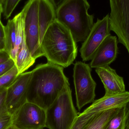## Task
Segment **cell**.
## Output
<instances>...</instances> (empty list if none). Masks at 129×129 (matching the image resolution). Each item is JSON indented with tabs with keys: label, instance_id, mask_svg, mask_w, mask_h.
<instances>
[{
	"label": "cell",
	"instance_id": "6da1fadb",
	"mask_svg": "<svg viewBox=\"0 0 129 129\" xmlns=\"http://www.w3.org/2000/svg\"><path fill=\"white\" fill-rule=\"evenodd\" d=\"M63 69L62 67L48 62L37 65L31 71L27 101L46 110L69 83Z\"/></svg>",
	"mask_w": 129,
	"mask_h": 129
},
{
	"label": "cell",
	"instance_id": "7a4b0ae2",
	"mask_svg": "<svg viewBox=\"0 0 129 129\" xmlns=\"http://www.w3.org/2000/svg\"><path fill=\"white\" fill-rule=\"evenodd\" d=\"M48 63L66 68L73 64L77 46L69 30L57 19L48 27L41 43Z\"/></svg>",
	"mask_w": 129,
	"mask_h": 129
},
{
	"label": "cell",
	"instance_id": "3957f363",
	"mask_svg": "<svg viewBox=\"0 0 129 129\" xmlns=\"http://www.w3.org/2000/svg\"><path fill=\"white\" fill-rule=\"evenodd\" d=\"M86 0H64L57 7V19L70 32L76 43L83 42L94 25V16L88 13Z\"/></svg>",
	"mask_w": 129,
	"mask_h": 129
},
{
	"label": "cell",
	"instance_id": "277c9868",
	"mask_svg": "<svg viewBox=\"0 0 129 129\" xmlns=\"http://www.w3.org/2000/svg\"><path fill=\"white\" fill-rule=\"evenodd\" d=\"M78 115L68 83L46 110V127L49 129H70Z\"/></svg>",
	"mask_w": 129,
	"mask_h": 129
},
{
	"label": "cell",
	"instance_id": "5b68a950",
	"mask_svg": "<svg viewBox=\"0 0 129 129\" xmlns=\"http://www.w3.org/2000/svg\"><path fill=\"white\" fill-rule=\"evenodd\" d=\"M91 72V67L85 63L77 61L74 64L73 77L77 107L79 110L94 101L96 83L92 77Z\"/></svg>",
	"mask_w": 129,
	"mask_h": 129
},
{
	"label": "cell",
	"instance_id": "8992f818",
	"mask_svg": "<svg viewBox=\"0 0 129 129\" xmlns=\"http://www.w3.org/2000/svg\"><path fill=\"white\" fill-rule=\"evenodd\" d=\"M39 0H30L26 4L24 35L26 46L35 60L44 56L41 48L38 20Z\"/></svg>",
	"mask_w": 129,
	"mask_h": 129
},
{
	"label": "cell",
	"instance_id": "52a82bcc",
	"mask_svg": "<svg viewBox=\"0 0 129 129\" xmlns=\"http://www.w3.org/2000/svg\"><path fill=\"white\" fill-rule=\"evenodd\" d=\"M110 4L111 31L116 34L118 42L125 47L129 55V0H110Z\"/></svg>",
	"mask_w": 129,
	"mask_h": 129
},
{
	"label": "cell",
	"instance_id": "ba28073f",
	"mask_svg": "<svg viewBox=\"0 0 129 129\" xmlns=\"http://www.w3.org/2000/svg\"><path fill=\"white\" fill-rule=\"evenodd\" d=\"M46 119V110L27 101L13 116L12 125L20 129H43Z\"/></svg>",
	"mask_w": 129,
	"mask_h": 129
},
{
	"label": "cell",
	"instance_id": "9c48e42d",
	"mask_svg": "<svg viewBox=\"0 0 129 129\" xmlns=\"http://www.w3.org/2000/svg\"><path fill=\"white\" fill-rule=\"evenodd\" d=\"M110 32L109 14H107L102 19H98L80 49L83 61L86 62L91 60L96 50L103 41L111 35Z\"/></svg>",
	"mask_w": 129,
	"mask_h": 129
},
{
	"label": "cell",
	"instance_id": "30bf717a",
	"mask_svg": "<svg viewBox=\"0 0 129 129\" xmlns=\"http://www.w3.org/2000/svg\"><path fill=\"white\" fill-rule=\"evenodd\" d=\"M32 71L19 75L7 88L6 107L12 116L27 102V92Z\"/></svg>",
	"mask_w": 129,
	"mask_h": 129
},
{
	"label": "cell",
	"instance_id": "8fae6325",
	"mask_svg": "<svg viewBox=\"0 0 129 129\" xmlns=\"http://www.w3.org/2000/svg\"><path fill=\"white\" fill-rule=\"evenodd\" d=\"M118 41L116 36L111 35L103 41L93 55L90 63L92 68L109 66L117 57Z\"/></svg>",
	"mask_w": 129,
	"mask_h": 129
},
{
	"label": "cell",
	"instance_id": "7c38bea8",
	"mask_svg": "<svg viewBox=\"0 0 129 129\" xmlns=\"http://www.w3.org/2000/svg\"><path fill=\"white\" fill-rule=\"evenodd\" d=\"M95 72L104 85L105 95L119 94L126 91L123 78L119 75L116 70L110 66L97 68Z\"/></svg>",
	"mask_w": 129,
	"mask_h": 129
},
{
	"label": "cell",
	"instance_id": "4fadbf2b",
	"mask_svg": "<svg viewBox=\"0 0 129 129\" xmlns=\"http://www.w3.org/2000/svg\"><path fill=\"white\" fill-rule=\"evenodd\" d=\"M129 102V92L114 95H104L95 100L83 114L98 113L100 112L125 106Z\"/></svg>",
	"mask_w": 129,
	"mask_h": 129
},
{
	"label": "cell",
	"instance_id": "5bb4252c",
	"mask_svg": "<svg viewBox=\"0 0 129 129\" xmlns=\"http://www.w3.org/2000/svg\"><path fill=\"white\" fill-rule=\"evenodd\" d=\"M57 7L53 0H39L38 20L40 44L47 30L57 19Z\"/></svg>",
	"mask_w": 129,
	"mask_h": 129
},
{
	"label": "cell",
	"instance_id": "9a60e30c",
	"mask_svg": "<svg viewBox=\"0 0 129 129\" xmlns=\"http://www.w3.org/2000/svg\"><path fill=\"white\" fill-rule=\"evenodd\" d=\"M25 9L23 7L22 11L13 19L15 23L16 31V41L13 49L10 52L11 59L16 62L17 56L20 48L24 36V19Z\"/></svg>",
	"mask_w": 129,
	"mask_h": 129
},
{
	"label": "cell",
	"instance_id": "2e32d148",
	"mask_svg": "<svg viewBox=\"0 0 129 129\" xmlns=\"http://www.w3.org/2000/svg\"><path fill=\"white\" fill-rule=\"evenodd\" d=\"M35 60L31 55L26 46L24 35L15 62V65L18 70V75L23 73L28 69L35 63Z\"/></svg>",
	"mask_w": 129,
	"mask_h": 129
},
{
	"label": "cell",
	"instance_id": "e0dca14e",
	"mask_svg": "<svg viewBox=\"0 0 129 129\" xmlns=\"http://www.w3.org/2000/svg\"><path fill=\"white\" fill-rule=\"evenodd\" d=\"M119 108L111 109L96 113L85 129H104L109 120Z\"/></svg>",
	"mask_w": 129,
	"mask_h": 129
},
{
	"label": "cell",
	"instance_id": "ac0fdd59",
	"mask_svg": "<svg viewBox=\"0 0 129 129\" xmlns=\"http://www.w3.org/2000/svg\"><path fill=\"white\" fill-rule=\"evenodd\" d=\"M4 50L10 54L13 49L16 41V31L13 19L9 20L4 26Z\"/></svg>",
	"mask_w": 129,
	"mask_h": 129
},
{
	"label": "cell",
	"instance_id": "d6986e66",
	"mask_svg": "<svg viewBox=\"0 0 129 129\" xmlns=\"http://www.w3.org/2000/svg\"><path fill=\"white\" fill-rule=\"evenodd\" d=\"M125 106L120 108L111 117L104 129H125L126 117Z\"/></svg>",
	"mask_w": 129,
	"mask_h": 129
},
{
	"label": "cell",
	"instance_id": "ffe728a7",
	"mask_svg": "<svg viewBox=\"0 0 129 129\" xmlns=\"http://www.w3.org/2000/svg\"><path fill=\"white\" fill-rule=\"evenodd\" d=\"M18 75V70L15 65L9 72L0 77V89L7 88Z\"/></svg>",
	"mask_w": 129,
	"mask_h": 129
},
{
	"label": "cell",
	"instance_id": "44dd1931",
	"mask_svg": "<svg viewBox=\"0 0 129 129\" xmlns=\"http://www.w3.org/2000/svg\"><path fill=\"white\" fill-rule=\"evenodd\" d=\"M96 114H80L70 129H85Z\"/></svg>",
	"mask_w": 129,
	"mask_h": 129
},
{
	"label": "cell",
	"instance_id": "7402d4cb",
	"mask_svg": "<svg viewBox=\"0 0 129 129\" xmlns=\"http://www.w3.org/2000/svg\"><path fill=\"white\" fill-rule=\"evenodd\" d=\"M20 0H2L3 13L5 18L7 19L11 16Z\"/></svg>",
	"mask_w": 129,
	"mask_h": 129
},
{
	"label": "cell",
	"instance_id": "603a6c76",
	"mask_svg": "<svg viewBox=\"0 0 129 129\" xmlns=\"http://www.w3.org/2000/svg\"><path fill=\"white\" fill-rule=\"evenodd\" d=\"M13 116L5 113L0 115V129H6L12 125Z\"/></svg>",
	"mask_w": 129,
	"mask_h": 129
},
{
	"label": "cell",
	"instance_id": "cb8c5ba5",
	"mask_svg": "<svg viewBox=\"0 0 129 129\" xmlns=\"http://www.w3.org/2000/svg\"><path fill=\"white\" fill-rule=\"evenodd\" d=\"M15 66V62L11 58L6 62L1 64L0 77L9 72Z\"/></svg>",
	"mask_w": 129,
	"mask_h": 129
},
{
	"label": "cell",
	"instance_id": "d4e9b609",
	"mask_svg": "<svg viewBox=\"0 0 129 129\" xmlns=\"http://www.w3.org/2000/svg\"><path fill=\"white\" fill-rule=\"evenodd\" d=\"M7 88L0 89V115L8 113L6 107Z\"/></svg>",
	"mask_w": 129,
	"mask_h": 129
},
{
	"label": "cell",
	"instance_id": "484cf974",
	"mask_svg": "<svg viewBox=\"0 0 129 129\" xmlns=\"http://www.w3.org/2000/svg\"><path fill=\"white\" fill-rule=\"evenodd\" d=\"M10 58L9 54L5 50H0V64L6 62Z\"/></svg>",
	"mask_w": 129,
	"mask_h": 129
},
{
	"label": "cell",
	"instance_id": "4316f807",
	"mask_svg": "<svg viewBox=\"0 0 129 129\" xmlns=\"http://www.w3.org/2000/svg\"><path fill=\"white\" fill-rule=\"evenodd\" d=\"M126 111V120L125 129H129V102L125 106Z\"/></svg>",
	"mask_w": 129,
	"mask_h": 129
},
{
	"label": "cell",
	"instance_id": "83f0119b",
	"mask_svg": "<svg viewBox=\"0 0 129 129\" xmlns=\"http://www.w3.org/2000/svg\"><path fill=\"white\" fill-rule=\"evenodd\" d=\"M4 26L1 21H0V41L4 42L5 37Z\"/></svg>",
	"mask_w": 129,
	"mask_h": 129
},
{
	"label": "cell",
	"instance_id": "f1b7e54d",
	"mask_svg": "<svg viewBox=\"0 0 129 129\" xmlns=\"http://www.w3.org/2000/svg\"><path fill=\"white\" fill-rule=\"evenodd\" d=\"M2 13H3V5H2V0H0V21H1V16Z\"/></svg>",
	"mask_w": 129,
	"mask_h": 129
},
{
	"label": "cell",
	"instance_id": "f546056e",
	"mask_svg": "<svg viewBox=\"0 0 129 129\" xmlns=\"http://www.w3.org/2000/svg\"><path fill=\"white\" fill-rule=\"evenodd\" d=\"M5 43L3 42L0 41V50H4Z\"/></svg>",
	"mask_w": 129,
	"mask_h": 129
},
{
	"label": "cell",
	"instance_id": "4dcf8cb0",
	"mask_svg": "<svg viewBox=\"0 0 129 129\" xmlns=\"http://www.w3.org/2000/svg\"><path fill=\"white\" fill-rule=\"evenodd\" d=\"M6 129H20L18 128H16V127H15V126H13V125H11L10 126L8 127Z\"/></svg>",
	"mask_w": 129,
	"mask_h": 129
}]
</instances>
